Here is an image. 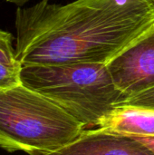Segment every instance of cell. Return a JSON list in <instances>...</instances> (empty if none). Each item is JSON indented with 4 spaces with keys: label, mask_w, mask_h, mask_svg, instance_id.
Segmentation results:
<instances>
[{
    "label": "cell",
    "mask_w": 154,
    "mask_h": 155,
    "mask_svg": "<svg viewBox=\"0 0 154 155\" xmlns=\"http://www.w3.org/2000/svg\"><path fill=\"white\" fill-rule=\"evenodd\" d=\"M21 83L54 102L84 128L98 126L127 99L105 64L22 66Z\"/></svg>",
    "instance_id": "3957f363"
},
{
    "label": "cell",
    "mask_w": 154,
    "mask_h": 155,
    "mask_svg": "<svg viewBox=\"0 0 154 155\" xmlns=\"http://www.w3.org/2000/svg\"><path fill=\"white\" fill-rule=\"evenodd\" d=\"M13 40L14 36L9 32L0 29V64L11 67H22L16 59Z\"/></svg>",
    "instance_id": "52a82bcc"
},
{
    "label": "cell",
    "mask_w": 154,
    "mask_h": 155,
    "mask_svg": "<svg viewBox=\"0 0 154 155\" xmlns=\"http://www.w3.org/2000/svg\"><path fill=\"white\" fill-rule=\"evenodd\" d=\"M98 128L130 136L154 137V111L117 106L101 120Z\"/></svg>",
    "instance_id": "8992f818"
},
{
    "label": "cell",
    "mask_w": 154,
    "mask_h": 155,
    "mask_svg": "<svg viewBox=\"0 0 154 155\" xmlns=\"http://www.w3.org/2000/svg\"><path fill=\"white\" fill-rule=\"evenodd\" d=\"M118 106H131L154 111V87L127 98Z\"/></svg>",
    "instance_id": "ba28073f"
},
{
    "label": "cell",
    "mask_w": 154,
    "mask_h": 155,
    "mask_svg": "<svg viewBox=\"0 0 154 155\" xmlns=\"http://www.w3.org/2000/svg\"><path fill=\"white\" fill-rule=\"evenodd\" d=\"M84 126L41 94L20 84L0 90V148L29 155L49 153L75 140Z\"/></svg>",
    "instance_id": "7a4b0ae2"
},
{
    "label": "cell",
    "mask_w": 154,
    "mask_h": 155,
    "mask_svg": "<svg viewBox=\"0 0 154 155\" xmlns=\"http://www.w3.org/2000/svg\"><path fill=\"white\" fill-rule=\"evenodd\" d=\"M33 155H154L133 136L102 128L84 130L73 142L49 153Z\"/></svg>",
    "instance_id": "5b68a950"
},
{
    "label": "cell",
    "mask_w": 154,
    "mask_h": 155,
    "mask_svg": "<svg viewBox=\"0 0 154 155\" xmlns=\"http://www.w3.org/2000/svg\"><path fill=\"white\" fill-rule=\"evenodd\" d=\"M6 2L8 3H11V4H14L15 5H17L18 7H22L24 5H25L27 2H29L30 0H5Z\"/></svg>",
    "instance_id": "8fae6325"
},
{
    "label": "cell",
    "mask_w": 154,
    "mask_h": 155,
    "mask_svg": "<svg viewBox=\"0 0 154 155\" xmlns=\"http://www.w3.org/2000/svg\"><path fill=\"white\" fill-rule=\"evenodd\" d=\"M153 24L152 0H42L15 11V55L22 66L107 64Z\"/></svg>",
    "instance_id": "6da1fadb"
},
{
    "label": "cell",
    "mask_w": 154,
    "mask_h": 155,
    "mask_svg": "<svg viewBox=\"0 0 154 155\" xmlns=\"http://www.w3.org/2000/svg\"><path fill=\"white\" fill-rule=\"evenodd\" d=\"M152 3H153V4H154V0H152Z\"/></svg>",
    "instance_id": "7c38bea8"
},
{
    "label": "cell",
    "mask_w": 154,
    "mask_h": 155,
    "mask_svg": "<svg viewBox=\"0 0 154 155\" xmlns=\"http://www.w3.org/2000/svg\"><path fill=\"white\" fill-rule=\"evenodd\" d=\"M22 67H11L0 64V90L15 87L21 83Z\"/></svg>",
    "instance_id": "9c48e42d"
},
{
    "label": "cell",
    "mask_w": 154,
    "mask_h": 155,
    "mask_svg": "<svg viewBox=\"0 0 154 155\" xmlns=\"http://www.w3.org/2000/svg\"><path fill=\"white\" fill-rule=\"evenodd\" d=\"M106 65L115 86L127 98L154 87V24Z\"/></svg>",
    "instance_id": "277c9868"
},
{
    "label": "cell",
    "mask_w": 154,
    "mask_h": 155,
    "mask_svg": "<svg viewBox=\"0 0 154 155\" xmlns=\"http://www.w3.org/2000/svg\"><path fill=\"white\" fill-rule=\"evenodd\" d=\"M133 137L143 143L144 145H146L154 153V137H145V136H133Z\"/></svg>",
    "instance_id": "30bf717a"
}]
</instances>
